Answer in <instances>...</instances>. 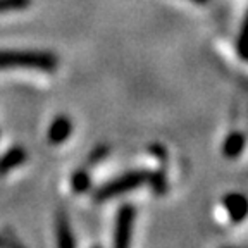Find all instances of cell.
I'll return each mask as SVG.
<instances>
[{
  "label": "cell",
  "instance_id": "obj_1",
  "mask_svg": "<svg viewBox=\"0 0 248 248\" xmlns=\"http://www.w3.org/2000/svg\"><path fill=\"white\" fill-rule=\"evenodd\" d=\"M57 57L45 50H0V71L2 69H35L52 73L57 69Z\"/></svg>",
  "mask_w": 248,
  "mask_h": 248
},
{
  "label": "cell",
  "instance_id": "obj_2",
  "mask_svg": "<svg viewBox=\"0 0 248 248\" xmlns=\"http://www.w3.org/2000/svg\"><path fill=\"white\" fill-rule=\"evenodd\" d=\"M148 176H150V172L145 169L128 170V172L117 176L112 181L102 185L100 188L95 191L93 198H95V202L112 200V198L121 197V195L128 193V191H133V190H136V188H140V186L147 185Z\"/></svg>",
  "mask_w": 248,
  "mask_h": 248
},
{
  "label": "cell",
  "instance_id": "obj_3",
  "mask_svg": "<svg viewBox=\"0 0 248 248\" xmlns=\"http://www.w3.org/2000/svg\"><path fill=\"white\" fill-rule=\"evenodd\" d=\"M136 210L131 203H124L116 216L112 248H131L133 226H135Z\"/></svg>",
  "mask_w": 248,
  "mask_h": 248
},
{
  "label": "cell",
  "instance_id": "obj_4",
  "mask_svg": "<svg viewBox=\"0 0 248 248\" xmlns=\"http://www.w3.org/2000/svg\"><path fill=\"white\" fill-rule=\"evenodd\" d=\"M222 203H224V209L228 212L232 224H240V222L245 221V217H247L248 212V202L245 195L228 193L222 198Z\"/></svg>",
  "mask_w": 248,
  "mask_h": 248
},
{
  "label": "cell",
  "instance_id": "obj_5",
  "mask_svg": "<svg viewBox=\"0 0 248 248\" xmlns=\"http://www.w3.org/2000/svg\"><path fill=\"white\" fill-rule=\"evenodd\" d=\"M55 238H57V248H76L69 217L64 210H59L55 216Z\"/></svg>",
  "mask_w": 248,
  "mask_h": 248
},
{
  "label": "cell",
  "instance_id": "obj_6",
  "mask_svg": "<svg viewBox=\"0 0 248 248\" xmlns=\"http://www.w3.org/2000/svg\"><path fill=\"white\" fill-rule=\"evenodd\" d=\"M73 133V121L67 116H57L46 131V140L50 145H61L64 143Z\"/></svg>",
  "mask_w": 248,
  "mask_h": 248
},
{
  "label": "cell",
  "instance_id": "obj_7",
  "mask_svg": "<svg viewBox=\"0 0 248 248\" xmlns=\"http://www.w3.org/2000/svg\"><path fill=\"white\" fill-rule=\"evenodd\" d=\"M28 160V152L23 147H12L0 157V176L7 174Z\"/></svg>",
  "mask_w": 248,
  "mask_h": 248
},
{
  "label": "cell",
  "instance_id": "obj_8",
  "mask_svg": "<svg viewBox=\"0 0 248 248\" xmlns=\"http://www.w3.org/2000/svg\"><path fill=\"white\" fill-rule=\"evenodd\" d=\"M245 135L241 131H232L226 136L224 145H222V154L228 159H238L241 152L245 150Z\"/></svg>",
  "mask_w": 248,
  "mask_h": 248
},
{
  "label": "cell",
  "instance_id": "obj_9",
  "mask_svg": "<svg viewBox=\"0 0 248 248\" xmlns=\"http://www.w3.org/2000/svg\"><path fill=\"white\" fill-rule=\"evenodd\" d=\"M92 186V178L85 169H78L71 178V188L76 193H86Z\"/></svg>",
  "mask_w": 248,
  "mask_h": 248
},
{
  "label": "cell",
  "instance_id": "obj_10",
  "mask_svg": "<svg viewBox=\"0 0 248 248\" xmlns=\"http://www.w3.org/2000/svg\"><path fill=\"white\" fill-rule=\"evenodd\" d=\"M147 183L152 186V188H154V191L157 195H164L167 191V179H166V174H164L162 170H155V172H150Z\"/></svg>",
  "mask_w": 248,
  "mask_h": 248
},
{
  "label": "cell",
  "instance_id": "obj_11",
  "mask_svg": "<svg viewBox=\"0 0 248 248\" xmlns=\"http://www.w3.org/2000/svg\"><path fill=\"white\" fill-rule=\"evenodd\" d=\"M31 0H0V12L9 11H23L30 7Z\"/></svg>",
  "mask_w": 248,
  "mask_h": 248
},
{
  "label": "cell",
  "instance_id": "obj_12",
  "mask_svg": "<svg viewBox=\"0 0 248 248\" xmlns=\"http://www.w3.org/2000/svg\"><path fill=\"white\" fill-rule=\"evenodd\" d=\"M108 155V147H105V145H100V147L93 148L92 154H90L88 157V162L90 164H95V162H100L102 159H105Z\"/></svg>",
  "mask_w": 248,
  "mask_h": 248
},
{
  "label": "cell",
  "instance_id": "obj_13",
  "mask_svg": "<svg viewBox=\"0 0 248 248\" xmlns=\"http://www.w3.org/2000/svg\"><path fill=\"white\" fill-rule=\"evenodd\" d=\"M0 248H24V247L17 243V241L9 240V238H5V236L0 234Z\"/></svg>",
  "mask_w": 248,
  "mask_h": 248
},
{
  "label": "cell",
  "instance_id": "obj_14",
  "mask_svg": "<svg viewBox=\"0 0 248 248\" xmlns=\"http://www.w3.org/2000/svg\"><path fill=\"white\" fill-rule=\"evenodd\" d=\"M191 2H195V4H200V5H205V4H209L210 0H191Z\"/></svg>",
  "mask_w": 248,
  "mask_h": 248
},
{
  "label": "cell",
  "instance_id": "obj_15",
  "mask_svg": "<svg viewBox=\"0 0 248 248\" xmlns=\"http://www.w3.org/2000/svg\"><path fill=\"white\" fill-rule=\"evenodd\" d=\"M224 248H236V247H224Z\"/></svg>",
  "mask_w": 248,
  "mask_h": 248
},
{
  "label": "cell",
  "instance_id": "obj_16",
  "mask_svg": "<svg viewBox=\"0 0 248 248\" xmlns=\"http://www.w3.org/2000/svg\"><path fill=\"white\" fill-rule=\"evenodd\" d=\"M92 248H102V247H98V245H97V247H92Z\"/></svg>",
  "mask_w": 248,
  "mask_h": 248
}]
</instances>
